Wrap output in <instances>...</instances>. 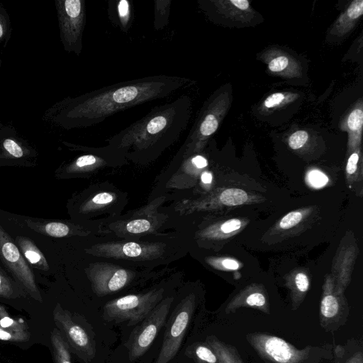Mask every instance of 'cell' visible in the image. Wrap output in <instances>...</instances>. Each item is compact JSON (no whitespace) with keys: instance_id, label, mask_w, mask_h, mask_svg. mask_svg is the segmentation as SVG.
Here are the masks:
<instances>
[{"instance_id":"1","label":"cell","mask_w":363,"mask_h":363,"mask_svg":"<svg viewBox=\"0 0 363 363\" xmlns=\"http://www.w3.org/2000/svg\"><path fill=\"white\" fill-rule=\"evenodd\" d=\"M192 82L186 77L167 74L121 82L65 99L50 109V115L66 130L91 127L121 111L168 97Z\"/></svg>"},{"instance_id":"2","label":"cell","mask_w":363,"mask_h":363,"mask_svg":"<svg viewBox=\"0 0 363 363\" xmlns=\"http://www.w3.org/2000/svg\"><path fill=\"white\" fill-rule=\"evenodd\" d=\"M191 100L182 94L157 106L145 116L108 139L106 146L123 156L137 160L153 159L174 143L187 128Z\"/></svg>"},{"instance_id":"3","label":"cell","mask_w":363,"mask_h":363,"mask_svg":"<svg viewBox=\"0 0 363 363\" xmlns=\"http://www.w3.org/2000/svg\"><path fill=\"white\" fill-rule=\"evenodd\" d=\"M246 339L259 357L268 363H318L323 357L319 347L299 350L286 340L268 333H251Z\"/></svg>"},{"instance_id":"4","label":"cell","mask_w":363,"mask_h":363,"mask_svg":"<svg viewBox=\"0 0 363 363\" xmlns=\"http://www.w3.org/2000/svg\"><path fill=\"white\" fill-rule=\"evenodd\" d=\"M163 290H153L142 294H130L108 302L104 317L117 323L127 322L128 325L141 323L162 301Z\"/></svg>"},{"instance_id":"5","label":"cell","mask_w":363,"mask_h":363,"mask_svg":"<svg viewBox=\"0 0 363 363\" xmlns=\"http://www.w3.org/2000/svg\"><path fill=\"white\" fill-rule=\"evenodd\" d=\"M0 262L27 294L37 301H42L34 271L24 259L11 233L1 222Z\"/></svg>"},{"instance_id":"6","label":"cell","mask_w":363,"mask_h":363,"mask_svg":"<svg viewBox=\"0 0 363 363\" xmlns=\"http://www.w3.org/2000/svg\"><path fill=\"white\" fill-rule=\"evenodd\" d=\"M60 36L64 50L79 56L86 23L84 0H55Z\"/></svg>"},{"instance_id":"7","label":"cell","mask_w":363,"mask_h":363,"mask_svg":"<svg viewBox=\"0 0 363 363\" xmlns=\"http://www.w3.org/2000/svg\"><path fill=\"white\" fill-rule=\"evenodd\" d=\"M196 306L193 295L186 296L167 322L161 350L155 363H169L178 352Z\"/></svg>"},{"instance_id":"8","label":"cell","mask_w":363,"mask_h":363,"mask_svg":"<svg viewBox=\"0 0 363 363\" xmlns=\"http://www.w3.org/2000/svg\"><path fill=\"white\" fill-rule=\"evenodd\" d=\"M172 302L171 297L160 301L132 332L126 346L131 360L140 357L152 345L167 320Z\"/></svg>"},{"instance_id":"9","label":"cell","mask_w":363,"mask_h":363,"mask_svg":"<svg viewBox=\"0 0 363 363\" xmlns=\"http://www.w3.org/2000/svg\"><path fill=\"white\" fill-rule=\"evenodd\" d=\"M330 278L323 286L320 304L319 319L322 328L327 332H334L343 325L349 315V307L342 294H337Z\"/></svg>"},{"instance_id":"10","label":"cell","mask_w":363,"mask_h":363,"mask_svg":"<svg viewBox=\"0 0 363 363\" xmlns=\"http://www.w3.org/2000/svg\"><path fill=\"white\" fill-rule=\"evenodd\" d=\"M37 152L26 142L5 127L0 135V167H34Z\"/></svg>"},{"instance_id":"11","label":"cell","mask_w":363,"mask_h":363,"mask_svg":"<svg viewBox=\"0 0 363 363\" xmlns=\"http://www.w3.org/2000/svg\"><path fill=\"white\" fill-rule=\"evenodd\" d=\"M77 149L87 152V153L60 167L55 171L57 178H70L98 165L106 164L110 161H118L124 159L123 156L107 147L96 148L79 146Z\"/></svg>"},{"instance_id":"12","label":"cell","mask_w":363,"mask_h":363,"mask_svg":"<svg viewBox=\"0 0 363 363\" xmlns=\"http://www.w3.org/2000/svg\"><path fill=\"white\" fill-rule=\"evenodd\" d=\"M56 325L62 330L69 344L82 357H91L94 350L86 331L71 318L69 313L56 306L54 313Z\"/></svg>"},{"instance_id":"13","label":"cell","mask_w":363,"mask_h":363,"mask_svg":"<svg viewBox=\"0 0 363 363\" xmlns=\"http://www.w3.org/2000/svg\"><path fill=\"white\" fill-rule=\"evenodd\" d=\"M2 224L11 233L24 259L33 271L47 275L53 272L48 258L31 237L16 228Z\"/></svg>"},{"instance_id":"14","label":"cell","mask_w":363,"mask_h":363,"mask_svg":"<svg viewBox=\"0 0 363 363\" xmlns=\"http://www.w3.org/2000/svg\"><path fill=\"white\" fill-rule=\"evenodd\" d=\"M133 277L132 273L126 269H111L107 272H94L91 279L95 291L106 295L122 289Z\"/></svg>"},{"instance_id":"15","label":"cell","mask_w":363,"mask_h":363,"mask_svg":"<svg viewBox=\"0 0 363 363\" xmlns=\"http://www.w3.org/2000/svg\"><path fill=\"white\" fill-rule=\"evenodd\" d=\"M246 307L258 309L269 314V306L267 296L258 287H249L235 296L227 305L225 313H234L240 308Z\"/></svg>"},{"instance_id":"16","label":"cell","mask_w":363,"mask_h":363,"mask_svg":"<svg viewBox=\"0 0 363 363\" xmlns=\"http://www.w3.org/2000/svg\"><path fill=\"white\" fill-rule=\"evenodd\" d=\"M108 14L112 23L128 33L133 21V6L128 0L109 1Z\"/></svg>"},{"instance_id":"17","label":"cell","mask_w":363,"mask_h":363,"mask_svg":"<svg viewBox=\"0 0 363 363\" xmlns=\"http://www.w3.org/2000/svg\"><path fill=\"white\" fill-rule=\"evenodd\" d=\"M206 342L216 352L220 363H244L237 349L214 335L206 337Z\"/></svg>"},{"instance_id":"18","label":"cell","mask_w":363,"mask_h":363,"mask_svg":"<svg viewBox=\"0 0 363 363\" xmlns=\"http://www.w3.org/2000/svg\"><path fill=\"white\" fill-rule=\"evenodd\" d=\"M26 294L0 262V298L11 300L25 297Z\"/></svg>"},{"instance_id":"19","label":"cell","mask_w":363,"mask_h":363,"mask_svg":"<svg viewBox=\"0 0 363 363\" xmlns=\"http://www.w3.org/2000/svg\"><path fill=\"white\" fill-rule=\"evenodd\" d=\"M362 13L363 1H353L347 11L337 21L335 27L337 32L341 34L347 32Z\"/></svg>"},{"instance_id":"20","label":"cell","mask_w":363,"mask_h":363,"mask_svg":"<svg viewBox=\"0 0 363 363\" xmlns=\"http://www.w3.org/2000/svg\"><path fill=\"white\" fill-rule=\"evenodd\" d=\"M187 354L196 363H220L216 352L206 342L193 343Z\"/></svg>"},{"instance_id":"21","label":"cell","mask_w":363,"mask_h":363,"mask_svg":"<svg viewBox=\"0 0 363 363\" xmlns=\"http://www.w3.org/2000/svg\"><path fill=\"white\" fill-rule=\"evenodd\" d=\"M172 0L154 1L153 26L156 30L164 29L169 23Z\"/></svg>"},{"instance_id":"22","label":"cell","mask_w":363,"mask_h":363,"mask_svg":"<svg viewBox=\"0 0 363 363\" xmlns=\"http://www.w3.org/2000/svg\"><path fill=\"white\" fill-rule=\"evenodd\" d=\"M51 341L57 363H72L69 348L67 342L62 337L57 330H54L51 335Z\"/></svg>"},{"instance_id":"23","label":"cell","mask_w":363,"mask_h":363,"mask_svg":"<svg viewBox=\"0 0 363 363\" xmlns=\"http://www.w3.org/2000/svg\"><path fill=\"white\" fill-rule=\"evenodd\" d=\"M309 279L306 274L302 272L296 274L294 277V289L292 298V308L296 310L301 303L304 294L309 289Z\"/></svg>"},{"instance_id":"24","label":"cell","mask_w":363,"mask_h":363,"mask_svg":"<svg viewBox=\"0 0 363 363\" xmlns=\"http://www.w3.org/2000/svg\"><path fill=\"white\" fill-rule=\"evenodd\" d=\"M219 199L220 201L225 206H240L248 201V194L242 189L230 188L224 190Z\"/></svg>"},{"instance_id":"25","label":"cell","mask_w":363,"mask_h":363,"mask_svg":"<svg viewBox=\"0 0 363 363\" xmlns=\"http://www.w3.org/2000/svg\"><path fill=\"white\" fill-rule=\"evenodd\" d=\"M363 124V111L362 108L354 109L347 121L348 128L353 133L360 135Z\"/></svg>"},{"instance_id":"26","label":"cell","mask_w":363,"mask_h":363,"mask_svg":"<svg viewBox=\"0 0 363 363\" xmlns=\"http://www.w3.org/2000/svg\"><path fill=\"white\" fill-rule=\"evenodd\" d=\"M151 224L146 219H135L129 221L125 225V230L131 234H140L149 230Z\"/></svg>"},{"instance_id":"27","label":"cell","mask_w":363,"mask_h":363,"mask_svg":"<svg viewBox=\"0 0 363 363\" xmlns=\"http://www.w3.org/2000/svg\"><path fill=\"white\" fill-rule=\"evenodd\" d=\"M303 218V213L299 211H292L284 216L279 222L281 228L286 230L294 227Z\"/></svg>"},{"instance_id":"28","label":"cell","mask_w":363,"mask_h":363,"mask_svg":"<svg viewBox=\"0 0 363 363\" xmlns=\"http://www.w3.org/2000/svg\"><path fill=\"white\" fill-rule=\"evenodd\" d=\"M308 138V133L305 130H298L291 134L289 138V145L293 150L302 147Z\"/></svg>"},{"instance_id":"29","label":"cell","mask_w":363,"mask_h":363,"mask_svg":"<svg viewBox=\"0 0 363 363\" xmlns=\"http://www.w3.org/2000/svg\"><path fill=\"white\" fill-rule=\"evenodd\" d=\"M308 181L315 188H320L325 186L328 182V177L319 170L313 169L308 174Z\"/></svg>"},{"instance_id":"30","label":"cell","mask_w":363,"mask_h":363,"mask_svg":"<svg viewBox=\"0 0 363 363\" xmlns=\"http://www.w3.org/2000/svg\"><path fill=\"white\" fill-rule=\"evenodd\" d=\"M10 34V21L5 9L0 6V43L7 39Z\"/></svg>"},{"instance_id":"31","label":"cell","mask_w":363,"mask_h":363,"mask_svg":"<svg viewBox=\"0 0 363 363\" xmlns=\"http://www.w3.org/2000/svg\"><path fill=\"white\" fill-rule=\"evenodd\" d=\"M209 262L214 267L224 270H236L240 267V263L230 258L212 259Z\"/></svg>"},{"instance_id":"32","label":"cell","mask_w":363,"mask_h":363,"mask_svg":"<svg viewBox=\"0 0 363 363\" xmlns=\"http://www.w3.org/2000/svg\"><path fill=\"white\" fill-rule=\"evenodd\" d=\"M242 226V223L237 218H232L223 223L219 228L220 233L223 234H230L238 230Z\"/></svg>"},{"instance_id":"33","label":"cell","mask_w":363,"mask_h":363,"mask_svg":"<svg viewBox=\"0 0 363 363\" xmlns=\"http://www.w3.org/2000/svg\"><path fill=\"white\" fill-rule=\"evenodd\" d=\"M289 60L287 57L281 55L272 60L269 63V69L273 72H279L285 69L289 65Z\"/></svg>"},{"instance_id":"34","label":"cell","mask_w":363,"mask_h":363,"mask_svg":"<svg viewBox=\"0 0 363 363\" xmlns=\"http://www.w3.org/2000/svg\"><path fill=\"white\" fill-rule=\"evenodd\" d=\"M286 96L282 93H274L269 96L264 101V106L267 108H272L282 104Z\"/></svg>"},{"instance_id":"35","label":"cell","mask_w":363,"mask_h":363,"mask_svg":"<svg viewBox=\"0 0 363 363\" xmlns=\"http://www.w3.org/2000/svg\"><path fill=\"white\" fill-rule=\"evenodd\" d=\"M113 200V196L108 192H101L96 194L92 199L91 203L97 206H104L111 203Z\"/></svg>"},{"instance_id":"36","label":"cell","mask_w":363,"mask_h":363,"mask_svg":"<svg viewBox=\"0 0 363 363\" xmlns=\"http://www.w3.org/2000/svg\"><path fill=\"white\" fill-rule=\"evenodd\" d=\"M27 338L26 334H19L8 331L0 328V340H22Z\"/></svg>"},{"instance_id":"37","label":"cell","mask_w":363,"mask_h":363,"mask_svg":"<svg viewBox=\"0 0 363 363\" xmlns=\"http://www.w3.org/2000/svg\"><path fill=\"white\" fill-rule=\"evenodd\" d=\"M359 159V155L357 152H353L347 160L346 165V172L348 174H353L357 170V165Z\"/></svg>"},{"instance_id":"38","label":"cell","mask_w":363,"mask_h":363,"mask_svg":"<svg viewBox=\"0 0 363 363\" xmlns=\"http://www.w3.org/2000/svg\"><path fill=\"white\" fill-rule=\"evenodd\" d=\"M229 3L240 11H246L250 8V3L247 0H230Z\"/></svg>"},{"instance_id":"39","label":"cell","mask_w":363,"mask_h":363,"mask_svg":"<svg viewBox=\"0 0 363 363\" xmlns=\"http://www.w3.org/2000/svg\"><path fill=\"white\" fill-rule=\"evenodd\" d=\"M345 363H363L362 352H356Z\"/></svg>"},{"instance_id":"40","label":"cell","mask_w":363,"mask_h":363,"mask_svg":"<svg viewBox=\"0 0 363 363\" xmlns=\"http://www.w3.org/2000/svg\"><path fill=\"white\" fill-rule=\"evenodd\" d=\"M212 174L208 172H204L201 175V182L204 184H210L212 182Z\"/></svg>"},{"instance_id":"41","label":"cell","mask_w":363,"mask_h":363,"mask_svg":"<svg viewBox=\"0 0 363 363\" xmlns=\"http://www.w3.org/2000/svg\"><path fill=\"white\" fill-rule=\"evenodd\" d=\"M5 127H4L1 123H0V135L1 134V133L3 132L4 129Z\"/></svg>"}]
</instances>
